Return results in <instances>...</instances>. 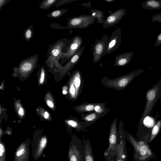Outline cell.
Here are the masks:
<instances>
[{
  "label": "cell",
  "instance_id": "6da1fadb",
  "mask_svg": "<svg viewBox=\"0 0 161 161\" xmlns=\"http://www.w3.org/2000/svg\"><path fill=\"white\" fill-rule=\"evenodd\" d=\"M71 40L64 38L57 40L53 45H49L47 52V59L45 61L48 64H58L59 60L65 55Z\"/></svg>",
  "mask_w": 161,
  "mask_h": 161
},
{
  "label": "cell",
  "instance_id": "7a4b0ae2",
  "mask_svg": "<svg viewBox=\"0 0 161 161\" xmlns=\"http://www.w3.org/2000/svg\"><path fill=\"white\" fill-rule=\"evenodd\" d=\"M125 138L132 144L134 150L135 161H147L153 156L149 146L143 141L137 142L132 135L125 131Z\"/></svg>",
  "mask_w": 161,
  "mask_h": 161
},
{
  "label": "cell",
  "instance_id": "3957f363",
  "mask_svg": "<svg viewBox=\"0 0 161 161\" xmlns=\"http://www.w3.org/2000/svg\"><path fill=\"white\" fill-rule=\"evenodd\" d=\"M69 161H84L85 152L82 142L73 135L70 141L68 153Z\"/></svg>",
  "mask_w": 161,
  "mask_h": 161
},
{
  "label": "cell",
  "instance_id": "277c9868",
  "mask_svg": "<svg viewBox=\"0 0 161 161\" xmlns=\"http://www.w3.org/2000/svg\"><path fill=\"white\" fill-rule=\"evenodd\" d=\"M145 70L139 69L124 76L112 80L103 79V83L108 87H112L116 90L122 89L126 87L136 77Z\"/></svg>",
  "mask_w": 161,
  "mask_h": 161
},
{
  "label": "cell",
  "instance_id": "5b68a950",
  "mask_svg": "<svg viewBox=\"0 0 161 161\" xmlns=\"http://www.w3.org/2000/svg\"><path fill=\"white\" fill-rule=\"evenodd\" d=\"M117 124L115 121L112 124L109 134V146L103 152L106 161L115 158L117 147Z\"/></svg>",
  "mask_w": 161,
  "mask_h": 161
},
{
  "label": "cell",
  "instance_id": "8992f818",
  "mask_svg": "<svg viewBox=\"0 0 161 161\" xmlns=\"http://www.w3.org/2000/svg\"><path fill=\"white\" fill-rule=\"evenodd\" d=\"M96 19L91 15H82L69 19L65 29H84L93 24Z\"/></svg>",
  "mask_w": 161,
  "mask_h": 161
},
{
  "label": "cell",
  "instance_id": "52a82bcc",
  "mask_svg": "<svg viewBox=\"0 0 161 161\" xmlns=\"http://www.w3.org/2000/svg\"><path fill=\"white\" fill-rule=\"evenodd\" d=\"M48 140L45 135L35 136L31 142L32 147V156L35 161H37L42 155L48 143Z\"/></svg>",
  "mask_w": 161,
  "mask_h": 161
},
{
  "label": "cell",
  "instance_id": "ba28073f",
  "mask_svg": "<svg viewBox=\"0 0 161 161\" xmlns=\"http://www.w3.org/2000/svg\"><path fill=\"white\" fill-rule=\"evenodd\" d=\"M125 131L122 125H119L117 132V147L115 158L116 159L126 161L127 150L126 147Z\"/></svg>",
  "mask_w": 161,
  "mask_h": 161
},
{
  "label": "cell",
  "instance_id": "9c48e42d",
  "mask_svg": "<svg viewBox=\"0 0 161 161\" xmlns=\"http://www.w3.org/2000/svg\"><path fill=\"white\" fill-rule=\"evenodd\" d=\"M108 38V35H104L101 39H96L94 44L92 45L93 63L98 62L103 56Z\"/></svg>",
  "mask_w": 161,
  "mask_h": 161
},
{
  "label": "cell",
  "instance_id": "30bf717a",
  "mask_svg": "<svg viewBox=\"0 0 161 161\" xmlns=\"http://www.w3.org/2000/svg\"><path fill=\"white\" fill-rule=\"evenodd\" d=\"M121 30L118 27L112 32L107 43L105 50L103 56H104L106 54H110L112 52L116 51L121 45Z\"/></svg>",
  "mask_w": 161,
  "mask_h": 161
},
{
  "label": "cell",
  "instance_id": "8fae6325",
  "mask_svg": "<svg viewBox=\"0 0 161 161\" xmlns=\"http://www.w3.org/2000/svg\"><path fill=\"white\" fill-rule=\"evenodd\" d=\"M160 87V85L156 84L147 91L146 95L147 103L142 117V119L150 113L154 103L158 97Z\"/></svg>",
  "mask_w": 161,
  "mask_h": 161
},
{
  "label": "cell",
  "instance_id": "7c38bea8",
  "mask_svg": "<svg viewBox=\"0 0 161 161\" xmlns=\"http://www.w3.org/2000/svg\"><path fill=\"white\" fill-rule=\"evenodd\" d=\"M31 142L30 139H26L19 146L14 153V161H29Z\"/></svg>",
  "mask_w": 161,
  "mask_h": 161
},
{
  "label": "cell",
  "instance_id": "4fadbf2b",
  "mask_svg": "<svg viewBox=\"0 0 161 161\" xmlns=\"http://www.w3.org/2000/svg\"><path fill=\"white\" fill-rule=\"evenodd\" d=\"M105 20L103 27L107 28L112 27L119 22L126 14L125 9L120 8L113 12H111Z\"/></svg>",
  "mask_w": 161,
  "mask_h": 161
},
{
  "label": "cell",
  "instance_id": "5bb4252c",
  "mask_svg": "<svg viewBox=\"0 0 161 161\" xmlns=\"http://www.w3.org/2000/svg\"><path fill=\"white\" fill-rule=\"evenodd\" d=\"M71 42L65 53V55L63 58L69 60L75 54L81 47L82 44V38L78 36H75L71 39Z\"/></svg>",
  "mask_w": 161,
  "mask_h": 161
},
{
  "label": "cell",
  "instance_id": "9a60e30c",
  "mask_svg": "<svg viewBox=\"0 0 161 161\" xmlns=\"http://www.w3.org/2000/svg\"><path fill=\"white\" fill-rule=\"evenodd\" d=\"M134 54L133 52H130L117 55L115 57L114 65L120 67L127 65L130 61Z\"/></svg>",
  "mask_w": 161,
  "mask_h": 161
},
{
  "label": "cell",
  "instance_id": "2e32d148",
  "mask_svg": "<svg viewBox=\"0 0 161 161\" xmlns=\"http://www.w3.org/2000/svg\"><path fill=\"white\" fill-rule=\"evenodd\" d=\"M83 145L85 152L84 161H95L91 142L89 139H83Z\"/></svg>",
  "mask_w": 161,
  "mask_h": 161
},
{
  "label": "cell",
  "instance_id": "e0dca14e",
  "mask_svg": "<svg viewBox=\"0 0 161 161\" xmlns=\"http://www.w3.org/2000/svg\"><path fill=\"white\" fill-rule=\"evenodd\" d=\"M144 9L157 10L161 8V0H147L141 4Z\"/></svg>",
  "mask_w": 161,
  "mask_h": 161
},
{
  "label": "cell",
  "instance_id": "ac0fdd59",
  "mask_svg": "<svg viewBox=\"0 0 161 161\" xmlns=\"http://www.w3.org/2000/svg\"><path fill=\"white\" fill-rule=\"evenodd\" d=\"M91 15L97 20V22L98 24H103L105 21L103 12L97 9H93L90 10Z\"/></svg>",
  "mask_w": 161,
  "mask_h": 161
},
{
  "label": "cell",
  "instance_id": "d6986e66",
  "mask_svg": "<svg viewBox=\"0 0 161 161\" xmlns=\"http://www.w3.org/2000/svg\"><path fill=\"white\" fill-rule=\"evenodd\" d=\"M68 11V9L66 8L56 9L49 13L47 17L52 18H58L64 15Z\"/></svg>",
  "mask_w": 161,
  "mask_h": 161
},
{
  "label": "cell",
  "instance_id": "ffe728a7",
  "mask_svg": "<svg viewBox=\"0 0 161 161\" xmlns=\"http://www.w3.org/2000/svg\"><path fill=\"white\" fill-rule=\"evenodd\" d=\"M58 0H43L39 5L40 8L47 10L54 5H55Z\"/></svg>",
  "mask_w": 161,
  "mask_h": 161
},
{
  "label": "cell",
  "instance_id": "44dd1931",
  "mask_svg": "<svg viewBox=\"0 0 161 161\" xmlns=\"http://www.w3.org/2000/svg\"><path fill=\"white\" fill-rule=\"evenodd\" d=\"M161 127V120H159L154 126L149 139V142H151L158 134Z\"/></svg>",
  "mask_w": 161,
  "mask_h": 161
},
{
  "label": "cell",
  "instance_id": "7402d4cb",
  "mask_svg": "<svg viewBox=\"0 0 161 161\" xmlns=\"http://www.w3.org/2000/svg\"><path fill=\"white\" fill-rule=\"evenodd\" d=\"M23 35L25 40L28 42L32 38L33 35V25H31L24 30Z\"/></svg>",
  "mask_w": 161,
  "mask_h": 161
},
{
  "label": "cell",
  "instance_id": "603a6c76",
  "mask_svg": "<svg viewBox=\"0 0 161 161\" xmlns=\"http://www.w3.org/2000/svg\"><path fill=\"white\" fill-rule=\"evenodd\" d=\"M6 149L4 143L0 140V161H6Z\"/></svg>",
  "mask_w": 161,
  "mask_h": 161
},
{
  "label": "cell",
  "instance_id": "cb8c5ba5",
  "mask_svg": "<svg viewBox=\"0 0 161 161\" xmlns=\"http://www.w3.org/2000/svg\"><path fill=\"white\" fill-rule=\"evenodd\" d=\"M95 107L92 104L83 105L78 106L77 109L80 112L90 111L94 109Z\"/></svg>",
  "mask_w": 161,
  "mask_h": 161
},
{
  "label": "cell",
  "instance_id": "d4e9b609",
  "mask_svg": "<svg viewBox=\"0 0 161 161\" xmlns=\"http://www.w3.org/2000/svg\"><path fill=\"white\" fill-rule=\"evenodd\" d=\"M143 123L147 127H151L154 125L155 121L153 118L149 116H147L144 119Z\"/></svg>",
  "mask_w": 161,
  "mask_h": 161
},
{
  "label": "cell",
  "instance_id": "484cf974",
  "mask_svg": "<svg viewBox=\"0 0 161 161\" xmlns=\"http://www.w3.org/2000/svg\"><path fill=\"white\" fill-rule=\"evenodd\" d=\"M79 0H58L55 4V6L57 7L73 2Z\"/></svg>",
  "mask_w": 161,
  "mask_h": 161
},
{
  "label": "cell",
  "instance_id": "4316f807",
  "mask_svg": "<svg viewBox=\"0 0 161 161\" xmlns=\"http://www.w3.org/2000/svg\"><path fill=\"white\" fill-rule=\"evenodd\" d=\"M97 114L96 113H93L86 116L84 118V119L88 122L93 121L97 118Z\"/></svg>",
  "mask_w": 161,
  "mask_h": 161
},
{
  "label": "cell",
  "instance_id": "83f0119b",
  "mask_svg": "<svg viewBox=\"0 0 161 161\" xmlns=\"http://www.w3.org/2000/svg\"><path fill=\"white\" fill-rule=\"evenodd\" d=\"M153 22H158L161 23V13H159L153 16L151 18Z\"/></svg>",
  "mask_w": 161,
  "mask_h": 161
},
{
  "label": "cell",
  "instance_id": "f1b7e54d",
  "mask_svg": "<svg viewBox=\"0 0 161 161\" xmlns=\"http://www.w3.org/2000/svg\"><path fill=\"white\" fill-rule=\"evenodd\" d=\"M161 45V32L158 36L154 46L158 47Z\"/></svg>",
  "mask_w": 161,
  "mask_h": 161
},
{
  "label": "cell",
  "instance_id": "f546056e",
  "mask_svg": "<svg viewBox=\"0 0 161 161\" xmlns=\"http://www.w3.org/2000/svg\"><path fill=\"white\" fill-rule=\"evenodd\" d=\"M10 0H0V11L3 6H5Z\"/></svg>",
  "mask_w": 161,
  "mask_h": 161
},
{
  "label": "cell",
  "instance_id": "4dcf8cb0",
  "mask_svg": "<svg viewBox=\"0 0 161 161\" xmlns=\"http://www.w3.org/2000/svg\"><path fill=\"white\" fill-rule=\"evenodd\" d=\"M45 71L44 69L42 68L41 69V79L40 80V83H42L44 80V76H45Z\"/></svg>",
  "mask_w": 161,
  "mask_h": 161
},
{
  "label": "cell",
  "instance_id": "1f68e13d",
  "mask_svg": "<svg viewBox=\"0 0 161 161\" xmlns=\"http://www.w3.org/2000/svg\"><path fill=\"white\" fill-rule=\"evenodd\" d=\"M94 109L97 113H100L103 112L102 107L98 105L95 106Z\"/></svg>",
  "mask_w": 161,
  "mask_h": 161
},
{
  "label": "cell",
  "instance_id": "d6a6232c",
  "mask_svg": "<svg viewBox=\"0 0 161 161\" xmlns=\"http://www.w3.org/2000/svg\"><path fill=\"white\" fill-rule=\"evenodd\" d=\"M70 92L73 96H74L75 94L76 89L73 85V83L72 84L70 88Z\"/></svg>",
  "mask_w": 161,
  "mask_h": 161
},
{
  "label": "cell",
  "instance_id": "836d02e7",
  "mask_svg": "<svg viewBox=\"0 0 161 161\" xmlns=\"http://www.w3.org/2000/svg\"><path fill=\"white\" fill-rule=\"evenodd\" d=\"M91 1H89L87 3H85L81 4L82 7H85L87 8H89L92 9V8L91 6Z\"/></svg>",
  "mask_w": 161,
  "mask_h": 161
},
{
  "label": "cell",
  "instance_id": "e575fe53",
  "mask_svg": "<svg viewBox=\"0 0 161 161\" xmlns=\"http://www.w3.org/2000/svg\"><path fill=\"white\" fill-rule=\"evenodd\" d=\"M47 105L50 107L52 108L54 107L53 103L50 101L48 100L47 101Z\"/></svg>",
  "mask_w": 161,
  "mask_h": 161
},
{
  "label": "cell",
  "instance_id": "d590c367",
  "mask_svg": "<svg viewBox=\"0 0 161 161\" xmlns=\"http://www.w3.org/2000/svg\"><path fill=\"white\" fill-rule=\"evenodd\" d=\"M19 114L21 116H23L24 113V111L22 108H20L18 112Z\"/></svg>",
  "mask_w": 161,
  "mask_h": 161
},
{
  "label": "cell",
  "instance_id": "8d00e7d4",
  "mask_svg": "<svg viewBox=\"0 0 161 161\" xmlns=\"http://www.w3.org/2000/svg\"><path fill=\"white\" fill-rule=\"evenodd\" d=\"M49 116V114L47 112H46L44 113V117L45 119H47Z\"/></svg>",
  "mask_w": 161,
  "mask_h": 161
},
{
  "label": "cell",
  "instance_id": "74e56055",
  "mask_svg": "<svg viewBox=\"0 0 161 161\" xmlns=\"http://www.w3.org/2000/svg\"><path fill=\"white\" fill-rule=\"evenodd\" d=\"M115 0H104V1L108 3H112Z\"/></svg>",
  "mask_w": 161,
  "mask_h": 161
},
{
  "label": "cell",
  "instance_id": "f35d334b",
  "mask_svg": "<svg viewBox=\"0 0 161 161\" xmlns=\"http://www.w3.org/2000/svg\"><path fill=\"white\" fill-rule=\"evenodd\" d=\"M116 159L115 158L109 159L106 161H116Z\"/></svg>",
  "mask_w": 161,
  "mask_h": 161
},
{
  "label": "cell",
  "instance_id": "ab89813d",
  "mask_svg": "<svg viewBox=\"0 0 161 161\" xmlns=\"http://www.w3.org/2000/svg\"><path fill=\"white\" fill-rule=\"evenodd\" d=\"M67 93V92L65 90H63V93L64 94H66Z\"/></svg>",
  "mask_w": 161,
  "mask_h": 161
},
{
  "label": "cell",
  "instance_id": "60d3db41",
  "mask_svg": "<svg viewBox=\"0 0 161 161\" xmlns=\"http://www.w3.org/2000/svg\"><path fill=\"white\" fill-rule=\"evenodd\" d=\"M116 161H123L122 160H119V159H116Z\"/></svg>",
  "mask_w": 161,
  "mask_h": 161
}]
</instances>
